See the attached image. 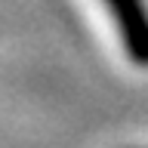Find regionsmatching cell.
<instances>
[{
	"label": "cell",
	"mask_w": 148,
	"mask_h": 148,
	"mask_svg": "<svg viewBox=\"0 0 148 148\" xmlns=\"http://www.w3.org/2000/svg\"><path fill=\"white\" fill-rule=\"evenodd\" d=\"M123 53L136 65H148V6L145 0H105Z\"/></svg>",
	"instance_id": "1"
}]
</instances>
